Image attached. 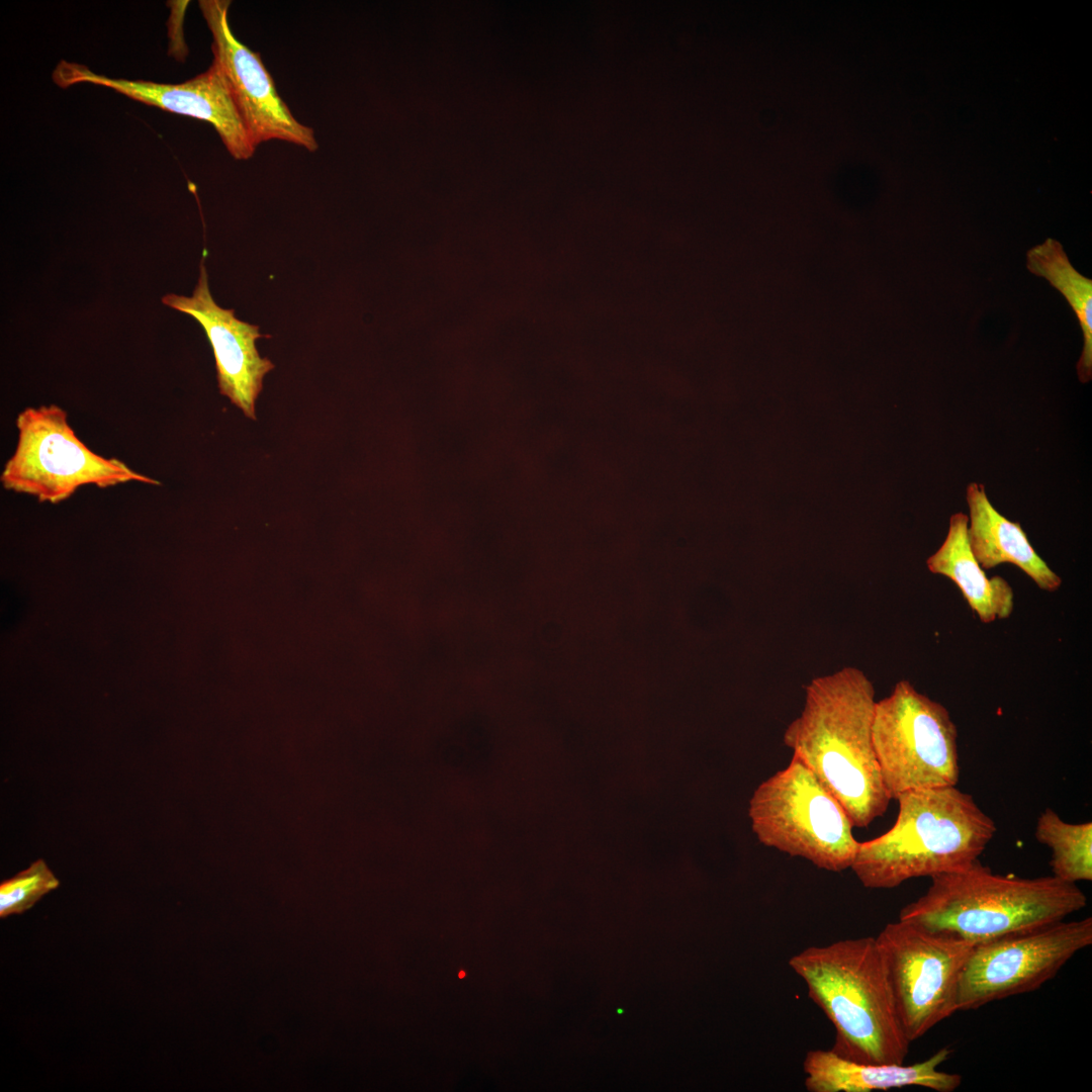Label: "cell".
Returning <instances> with one entry per match:
<instances>
[{
  "label": "cell",
  "instance_id": "5bb4252c",
  "mask_svg": "<svg viewBox=\"0 0 1092 1092\" xmlns=\"http://www.w3.org/2000/svg\"><path fill=\"white\" fill-rule=\"evenodd\" d=\"M967 504L969 544L983 569L1011 563L1041 590L1059 589L1062 578L1035 552L1020 524L1008 520L992 506L984 484L972 482L967 486Z\"/></svg>",
  "mask_w": 1092,
  "mask_h": 1092
},
{
  "label": "cell",
  "instance_id": "ba28073f",
  "mask_svg": "<svg viewBox=\"0 0 1092 1092\" xmlns=\"http://www.w3.org/2000/svg\"><path fill=\"white\" fill-rule=\"evenodd\" d=\"M907 1039L917 1040L958 1011L962 973L974 944L899 919L876 936Z\"/></svg>",
  "mask_w": 1092,
  "mask_h": 1092
},
{
  "label": "cell",
  "instance_id": "2e32d148",
  "mask_svg": "<svg viewBox=\"0 0 1092 1092\" xmlns=\"http://www.w3.org/2000/svg\"><path fill=\"white\" fill-rule=\"evenodd\" d=\"M1030 273L1046 279L1067 299L1076 313L1082 333L1083 349L1077 364L1082 383L1092 377V281L1071 264L1060 242L1048 239L1026 254Z\"/></svg>",
  "mask_w": 1092,
  "mask_h": 1092
},
{
  "label": "cell",
  "instance_id": "8fae6325",
  "mask_svg": "<svg viewBox=\"0 0 1092 1092\" xmlns=\"http://www.w3.org/2000/svg\"><path fill=\"white\" fill-rule=\"evenodd\" d=\"M53 80L63 88L78 83L104 86L145 104L208 121L233 158L248 160L255 153L256 147L215 61L202 74L180 84L106 77L64 60L53 72Z\"/></svg>",
  "mask_w": 1092,
  "mask_h": 1092
},
{
  "label": "cell",
  "instance_id": "4fadbf2b",
  "mask_svg": "<svg viewBox=\"0 0 1092 1092\" xmlns=\"http://www.w3.org/2000/svg\"><path fill=\"white\" fill-rule=\"evenodd\" d=\"M941 1048L922 1062L912 1065L862 1064L845 1060L830 1050H811L803 1070L809 1092H872L903 1087H923L936 1092H953L962 1076L939 1069L950 1055Z\"/></svg>",
  "mask_w": 1092,
  "mask_h": 1092
},
{
  "label": "cell",
  "instance_id": "e0dca14e",
  "mask_svg": "<svg viewBox=\"0 0 1092 1092\" xmlns=\"http://www.w3.org/2000/svg\"><path fill=\"white\" fill-rule=\"evenodd\" d=\"M1035 838L1052 849L1053 876L1076 884L1092 880V823H1068L1046 808L1038 817Z\"/></svg>",
  "mask_w": 1092,
  "mask_h": 1092
},
{
  "label": "cell",
  "instance_id": "6da1fadb",
  "mask_svg": "<svg viewBox=\"0 0 1092 1092\" xmlns=\"http://www.w3.org/2000/svg\"><path fill=\"white\" fill-rule=\"evenodd\" d=\"M875 689L859 668L845 666L805 687L803 709L784 743L841 804L853 827L885 814L891 798L872 740Z\"/></svg>",
  "mask_w": 1092,
  "mask_h": 1092
},
{
  "label": "cell",
  "instance_id": "7c38bea8",
  "mask_svg": "<svg viewBox=\"0 0 1092 1092\" xmlns=\"http://www.w3.org/2000/svg\"><path fill=\"white\" fill-rule=\"evenodd\" d=\"M162 302L192 316L202 327L213 351L220 393L255 420V403L264 376L274 368L257 350L256 341L263 337L259 327L237 318L234 309L222 308L214 301L203 261L191 296L169 293Z\"/></svg>",
  "mask_w": 1092,
  "mask_h": 1092
},
{
  "label": "cell",
  "instance_id": "ac0fdd59",
  "mask_svg": "<svg viewBox=\"0 0 1092 1092\" xmlns=\"http://www.w3.org/2000/svg\"><path fill=\"white\" fill-rule=\"evenodd\" d=\"M59 885V880L44 860L33 861L25 870L1 883L0 917L23 913Z\"/></svg>",
  "mask_w": 1092,
  "mask_h": 1092
},
{
  "label": "cell",
  "instance_id": "7a4b0ae2",
  "mask_svg": "<svg viewBox=\"0 0 1092 1092\" xmlns=\"http://www.w3.org/2000/svg\"><path fill=\"white\" fill-rule=\"evenodd\" d=\"M788 964L832 1023V1053L862 1064L904 1063L911 1042L876 936L809 946Z\"/></svg>",
  "mask_w": 1092,
  "mask_h": 1092
},
{
  "label": "cell",
  "instance_id": "3957f363",
  "mask_svg": "<svg viewBox=\"0 0 1092 1092\" xmlns=\"http://www.w3.org/2000/svg\"><path fill=\"white\" fill-rule=\"evenodd\" d=\"M896 800L894 825L859 842L850 867L869 889L967 869L996 832L992 818L957 786L907 791Z\"/></svg>",
  "mask_w": 1092,
  "mask_h": 1092
},
{
  "label": "cell",
  "instance_id": "5b68a950",
  "mask_svg": "<svg viewBox=\"0 0 1092 1092\" xmlns=\"http://www.w3.org/2000/svg\"><path fill=\"white\" fill-rule=\"evenodd\" d=\"M758 841L829 872L850 869L858 841L841 804L796 756L761 782L748 808Z\"/></svg>",
  "mask_w": 1092,
  "mask_h": 1092
},
{
  "label": "cell",
  "instance_id": "277c9868",
  "mask_svg": "<svg viewBox=\"0 0 1092 1092\" xmlns=\"http://www.w3.org/2000/svg\"><path fill=\"white\" fill-rule=\"evenodd\" d=\"M930 880L926 892L901 909L899 919L974 945L1066 919L1087 905L1076 884L1055 876L995 874L979 860Z\"/></svg>",
  "mask_w": 1092,
  "mask_h": 1092
},
{
  "label": "cell",
  "instance_id": "9a60e30c",
  "mask_svg": "<svg viewBox=\"0 0 1092 1092\" xmlns=\"http://www.w3.org/2000/svg\"><path fill=\"white\" fill-rule=\"evenodd\" d=\"M969 518L962 512L949 518L947 535L940 547L926 560L931 573L949 578L982 623L1010 617L1014 593L1002 576H987L975 558L968 539Z\"/></svg>",
  "mask_w": 1092,
  "mask_h": 1092
},
{
  "label": "cell",
  "instance_id": "52a82bcc",
  "mask_svg": "<svg viewBox=\"0 0 1092 1092\" xmlns=\"http://www.w3.org/2000/svg\"><path fill=\"white\" fill-rule=\"evenodd\" d=\"M872 740L891 799L907 791L957 786V726L943 705L909 680H899L876 702Z\"/></svg>",
  "mask_w": 1092,
  "mask_h": 1092
},
{
  "label": "cell",
  "instance_id": "8992f818",
  "mask_svg": "<svg viewBox=\"0 0 1092 1092\" xmlns=\"http://www.w3.org/2000/svg\"><path fill=\"white\" fill-rule=\"evenodd\" d=\"M17 443L6 461L3 487L40 503L59 504L80 487L100 488L130 481L159 485L116 458L98 455L82 442L57 404L26 407L16 418Z\"/></svg>",
  "mask_w": 1092,
  "mask_h": 1092
},
{
  "label": "cell",
  "instance_id": "9c48e42d",
  "mask_svg": "<svg viewBox=\"0 0 1092 1092\" xmlns=\"http://www.w3.org/2000/svg\"><path fill=\"white\" fill-rule=\"evenodd\" d=\"M1091 944V917L1063 919L976 944L961 976L958 1011L1032 992Z\"/></svg>",
  "mask_w": 1092,
  "mask_h": 1092
},
{
  "label": "cell",
  "instance_id": "30bf717a",
  "mask_svg": "<svg viewBox=\"0 0 1092 1092\" xmlns=\"http://www.w3.org/2000/svg\"><path fill=\"white\" fill-rule=\"evenodd\" d=\"M201 13L212 35L211 50L231 89L253 145L280 140L317 150L311 127L299 122L279 96L259 53L234 35L229 24V0H200Z\"/></svg>",
  "mask_w": 1092,
  "mask_h": 1092
}]
</instances>
